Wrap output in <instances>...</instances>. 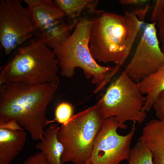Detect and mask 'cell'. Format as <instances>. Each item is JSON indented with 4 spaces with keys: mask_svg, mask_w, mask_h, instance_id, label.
Returning a JSON list of instances; mask_svg holds the SVG:
<instances>
[{
    "mask_svg": "<svg viewBox=\"0 0 164 164\" xmlns=\"http://www.w3.org/2000/svg\"><path fill=\"white\" fill-rule=\"evenodd\" d=\"M73 108L71 104L66 102L60 104L55 110V120L61 125H66L73 116Z\"/></svg>",
    "mask_w": 164,
    "mask_h": 164,
    "instance_id": "obj_18",
    "label": "cell"
},
{
    "mask_svg": "<svg viewBox=\"0 0 164 164\" xmlns=\"http://www.w3.org/2000/svg\"><path fill=\"white\" fill-rule=\"evenodd\" d=\"M164 9V0H157L151 17L152 22H156Z\"/></svg>",
    "mask_w": 164,
    "mask_h": 164,
    "instance_id": "obj_21",
    "label": "cell"
},
{
    "mask_svg": "<svg viewBox=\"0 0 164 164\" xmlns=\"http://www.w3.org/2000/svg\"><path fill=\"white\" fill-rule=\"evenodd\" d=\"M152 108L159 120L164 121V91L158 95Z\"/></svg>",
    "mask_w": 164,
    "mask_h": 164,
    "instance_id": "obj_19",
    "label": "cell"
},
{
    "mask_svg": "<svg viewBox=\"0 0 164 164\" xmlns=\"http://www.w3.org/2000/svg\"><path fill=\"white\" fill-rule=\"evenodd\" d=\"M35 33L28 9L20 1H0V42L6 55Z\"/></svg>",
    "mask_w": 164,
    "mask_h": 164,
    "instance_id": "obj_8",
    "label": "cell"
},
{
    "mask_svg": "<svg viewBox=\"0 0 164 164\" xmlns=\"http://www.w3.org/2000/svg\"><path fill=\"white\" fill-rule=\"evenodd\" d=\"M66 16L72 17L80 13L85 8L91 6L94 1L89 0H55Z\"/></svg>",
    "mask_w": 164,
    "mask_h": 164,
    "instance_id": "obj_17",
    "label": "cell"
},
{
    "mask_svg": "<svg viewBox=\"0 0 164 164\" xmlns=\"http://www.w3.org/2000/svg\"><path fill=\"white\" fill-rule=\"evenodd\" d=\"M122 5H140L148 3L149 0H121L119 1Z\"/></svg>",
    "mask_w": 164,
    "mask_h": 164,
    "instance_id": "obj_25",
    "label": "cell"
},
{
    "mask_svg": "<svg viewBox=\"0 0 164 164\" xmlns=\"http://www.w3.org/2000/svg\"><path fill=\"white\" fill-rule=\"evenodd\" d=\"M156 22L159 29V36L162 45L161 49L164 53V9Z\"/></svg>",
    "mask_w": 164,
    "mask_h": 164,
    "instance_id": "obj_22",
    "label": "cell"
},
{
    "mask_svg": "<svg viewBox=\"0 0 164 164\" xmlns=\"http://www.w3.org/2000/svg\"><path fill=\"white\" fill-rule=\"evenodd\" d=\"M58 62L53 50L38 37L15 50L2 67L0 85H36L59 82Z\"/></svg>",
    "mask_w": 164,
    "mask_h": 164,
    "instance_id": "obj_3",
    "label": "cell"
},
{
    "mask_svg": "<svg viewBox=\"0 0 164 164\" xmlns=\"http://www.w3.org/2000/svg\"><path fill=\"white\" fill-rule=\"evenodd\" d=\"M149 8V5H147L144 7L140 9H135L132 12L141 21H144L145 15Z\"/></svg>",
    "mask_w": 164,
    "mask_h": 164,
    "instance_id": "obj_23",
    "label": "cell"
},
{
    "mask_svg": "<svg viewBox=\"0 0 164 164\" xmlns=\"http://www.w3.org/2000/svg\"><path fill=\"white\" fill-rule=\"evenodd\" d=\"M141 94H146V101L142 110L149 111L159 94L164 91V63L154 73L138 83Z\"/></svg>",
    "mask_w": 164,
    "mask_h": 164,
    "instance_id": "obj_14",
    "label": "cell"
},
{
    "mask_svg": "<svg viewBox=\"0 0 164 164\" xmlns=\"http://www.w3.org/2000/svg\"><path fill=\"white\" fill-rule=\"evenodd\" d=\"M21 164H49L45 155L41 152H37L28 157Z\"/></svg>",
    "mask_w": 164,
    "mask_h": 164,
    "instance_id": "obj_20",
    "label": "cell"
},
{
    "mask_svg": "<svg viewBox=\"0 0 164 164\" xmlns=\"http://www.w3.org/2000/svg\"><path fill=\"white\" fill-rule=\"evenodd\" d=\"M27 134L24 129L0 128V164H9L23 149Z\"/></svg>",
    "mask_w": 164,
    "mask_h": 164,
    "instance_id": "obj_12",
    "label": "cell"
},
{
    "mask_svg": "<svg viewBox=\"0 0 164 164\" xmlns=\"http://www.w3.org/2000/svg\"><path fill=\"white\" fill-rule=\"evenodd\" d=\"M60 128L57 125H50L45 130L43 139L35 145L45 155L49 164H61L63 147L57 138Z\"/></svg>",
    "mask_w": 164,
    "mask_h": 164,
    "instance_id": "obj_13",
    "label": "cell"
},
{
    "mask_svg": "<svg viewBox=\"0 0 164 164\" xmlns=\"http://www.w3.org/2000/svg\"><path fill=\"white\" fill-rule=\"evenodd\" d=\"M135 123L133 122L127 134L122 135L118 133L117 130L118 128L126 129V125H120L114 116L105 119L85 164H120L123 160L128 161L131 142L136 130Z\"/></svg>",
    "mask_w": 164,
    "mask_h": 164,
    "instance_id": "obj_7",
    "label": "cell"
},
{
    "mask_svg": "<svg viewBox=\"0 0 164 164\" xmlns=\"http://www.w3.org/2000/svg\"><path fill=\"white\" fill-rule=\"evenodd\" d=\"M29 14L38 34L66 16L54 1L25 0Z\"/></svg>",
    "mask_w": 164,
    "mask_h": 164,
    "instance_id": "obj_10",
    "label": "cell"
},
{
    "mask_svg": "<svg viewBox=\"0 0 164 164\" xmlns=\"http://www.w3.org/2000/svg\"><path fill=\"white\" fill-rule=\"evenodd\" d=\"M145 101L138 83L124 71L96 104L104 119L114 116L121 125L129 121L142 124L147 116L142 110Z\"/></svg>",
    "mask_w": 164,
    "mask_h": 164,
    "instance_id": "obj_6",
    "label": "cell"
},
{
    "mask_svg": "<svg viewBox=\"0 0 164 164\" xmlns=\"http://www.w3.org/2000/svg\"><path fill=\"white\" fill-rule=\"evenodd\" d=\"M138 141L151 152L153 164H164V121L152 119L146 123Z\"/></svg>",
    "mask_w": 164,
    "mask_h": 164,
    "instance_id": "obj_11",
    "label": "cell"
},
{
    "mask_svg": "<svg viewBox=\"0 0 164 164\" xmlns=\"http://www.w3.org/2000/svg\"><path fill=\"white\" fill-rule=\"evenodd\" d=\"M104 119L96 104L73 115L67 124L61 125L57 135L63 147L61 164H85Z\"/></svg>",
    "mask_w": 164,
    "mask_h": 164,
    "instance_id": "obj_5",
    "label": "cell"
},
{
    "mask_svg": "<svg viewBox=\"0 0 164 164\" xmlns=\"http://www.w3.org/2000/svg\"><path fill=\"white\" fill-rule=\"evenodd\" d=\"M146 25L132 12L128 11L123 15L104 13L93 19L89 40L92 57L104 63L113 62L121 66Z\"/></svg>",
    "mask_w": 164,
    "mask_h": 164,
    "instance_id": "obj_2",
    "label": "cell"
},
{
    "mask_svg": "<svg viewBox=\"0 0 164 164\" xmlns=\"http://www.w3.org/2000/svg\"><path fill=\"white\" fill-rule=\"evenodd\" d=\"M128 164H153L152 154L147 146L139 141L131 149Z\"/></svg>",
    "mask_w": 164,
    "mask_h": 164,
    "instance_id": "obj_16",
    "label": "cell"
},
{
    "mask_svg": "<svg viewBox=\"0 0 164 164\" xmlns=\"http://www.w3.org/2000/svg\"><path fill=\"white\" fill-rule=\"evenodd\" d=\"M156 23H146L133 56L124 70L137 83L155 73L164 63V53L159 46Z\"/></svg>",
    "mask_w": 164,
    "mask_h": 164,
    "instance_id": "obj_9",
    "label": "cell"
},
{
    "mask_svg": "<svg viewBox=\"0 0 164 164\" xmlns=\"http://www.w3.org/2000/svg\"><path fill=\"white\" fill-rule=\"evenodd\" d=\"M0 128H5L13 130L24 129L14 120H10L4 124L0 125Z\"/></svg>",
    "mask_w": 164,
    "mask_h": 164,
    "instance_id": "obj_24",
    "label": "cell"
},
{
    "mask_svg": "<svg viewBox=\"0 0 164 164\" xmlns=\"http://www.w3.org/2000/svg\"><path fill=\"white\" fill-rule=\"evenodd\" d=\"M64 18L38 34V37L50 49L53 50L65 41L71 35L70 30L77 22L67 23L64 21Z\"/></svg>",
    "mask_w": 164,
    "mask_h": 164,
    "instance_id": "obj_15",
    "label": "cell"
},
{
    "mask_svg": "<svg viewBox=\"0 0 164 164\" xmlns=\"http://www.w3.org/2000/svg\"><path fill=\"white\" fill-rule=\"evenodd\" d=\"M92 22L93 19L79 21L69 37L53 50L62 76L71 78L76 68L80 67L86 78H92V83L98 85L96 90H99L112 77V68L99 65L91 54L89 40Z\"/></svg>",
    "mask_w": 164,
    "mask_h": 164,
    "instance_id": "obj_4",
    "label": "cell"
},
{
    "mask_svg": "<svg viewBox=\"0 0 164 164\" xmlns=\"http://www.w3.org/2000/svg\"><path fill=\"white\" fill-rule=\"evenodd\" d=\"M59 82L36 85L5 83L0 85V125L14 120L28 131L33 140H42L44 128L54 122L46 117Z\"/></svg>",
    "mask_w": 164,
    "mask_h": 164,
    "instance_id": "obj_1",
    "label": "cell"
}]
</instances>
